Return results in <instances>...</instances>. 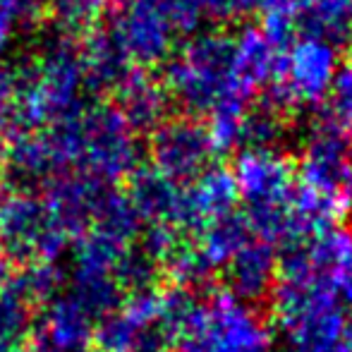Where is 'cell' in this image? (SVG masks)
<instances>
[{
  "mask_svg": "<svg viewBox=\"0 0 352 352\" xmlns=\"http://www.w3.org/2000/svg\"><path fill=\"white\" fill-rule=\"evenodd\" d=\"M252 237L254 235H252L245 213L230 211L206 223L204 230L197 237V245L216 269H223L247 242H252Z\"/></svg>",
  "mask_w": 352,
  "mask_h": 352,
  "instance_id": "obj_11",
  "label": "cell"
},
{
  "mask_svg": "<svg viewBox=\"0 0 352 352\" xmlns=\"http://www.w3.org/2000/svg\"><path fill=\"white\" fill-rule=\"evenodd\" d=\"M237 201H240V195H237L232 170L223 166H211L185 190V211H182L180 223L182 228H190L199 237L206 223L235 211Z\"/></svg>",
  "mask_w": 352,
  "mask_h": 352,
  "instance_id": "obj_10",
  "label": "cell"
},
{
  "mask_svg": "<svg viewBox=\"0 0 352 352\" xmlns=\"http://www.w3.org/2000/svg\"><path fill=\"white\" fill-rule=\"evenodd\" d=\"M223 290L240 302L256 307L269 302L278 283V256L276 247L261 240H252L223 266Z\"/></svg>",
  "mask_w": 352,
  "mask_h": 352,
  "instance_id": "obj_8",
  "label": "cell"
},
{
  "mask_svg": "<svg viewBox=\"0 0 352 352\" xmlns=\"http://www.w3.org/2000/svg\"><path fill=\"white\" fill-rule=\"evenodd\" d=\"M153 161L158 170L170 180H192L211 168L216 156L206 125L195 118H175L156 127L151 142Z\"/></svg>",
  "mask_w": 352,
  "mask_h": 352,
  "instance_id": "obj_7",
  "label": "cell"
},
{
  "mask_svg": "<svg viewBox=\"0 0 352 352\" xmlns=\"http://www.w3.org/2000/svg\"><path fill=\"white\" fill-rule=\"evenodd\" d=\"M185 352H269L271 333L254 307L216 290L185 336Z\"/></svg>",
  "mask_w": 352,
  "mask_h": 352,
  "instance_id": "obj_4",
  "label": "cell"
},
{
  "mask_svg": "<svg viewBox=\"0 0 352 352\" xmlns=\"http://www.w3.org/2000/svg\"><path fill=\"white\" fill-rule=\"evenodd\" d=\"M297 27L305 32L302 36L319 38L338 48L352 41V8L343 0H316Z\"/></svg>",
  "mask_w": 352,
  "mask_h": 352,
  "instance_id": "obj_12",
  "label": "cell"
},
{
  "mask_svg": "<svg viewBox=\"0 0 352 352\" xmlns=\"http://www.w3.org/2000/svg\"><path fill=\"white\" fill-rule=\"evenodd\" d=\"M125 111L137 125H161L168 111V91L144 74H132L125 79Z\"/></svg>",
  "mask_w": 352,
  "mask_h": 352,
  "instance_id": "obj_14",
  "label": "cell"
},
{
  "mask_svg": "<svg viewBox=\"0 0 352 352\" xmlns=\"http://www.w3.org/2000/svg\"><path fill=\"white\" fill-rule=\"evenodd\" d=\"M247 113H250V101L237 96L223 98L218 106H213V111L209 113V122H206L213 151L228 153L242 146Z\"/></svg>",
  "mask_w": 352,
  "mask_h": 352,
  "instance_id": "obj_13",
  "label": "cell"
},
{
  "mask_svg": "<svg viewBox=\"0 0 352 352\" xmlns=\"http://www.w3.org/2000/svg\"><path fill=\"white\" fill-rule=\"evenodd\" d=\"M283 135H285V116H280L274 108L261 103L256 111L247 113L242 148H269V151H278Z\"/></svg>",
  "mask_w": 352,
  "mask_h": 352,
  "instance_id": "obj_16",
  "label": "cell"
},
{
  "mask_svg": "<svg viewBox=\"0 0 352 352\" xmlns=\"http://www.w3.org/2000/svg\"><path fill=\"white\" fill-rule=\"evenodd\" d=\"M343 3L348 5V8H352V0H343Z\"/></svg>",
  "mask_w": 352,
  "mask_h": 352,
  "instance_id": "obj_18",
  "label": "cell"
},
{
  "mask_svg": "<svg viewBox=\"0 0 352 352\" xmlns=\"http://www.w3.org/2000/svg\"><path fill=\"white\" fill-rule=\"evenodd\" d=\"M283 51L271 43L261 27H242L232 36V74L242 96L252 98L259 89L274 82Z\"/></svg>",
  "mask_w": 352,
  "mask_h": 352,
  "instance_id": "obj_9",
  "label": "cell"
},
{
  "mask_svg": "<svg viewBox=\"0 0 352 352\" xmlns=\"http://www.w3.org/2000/svg\"><path fill=\"white\" fill-rule=\"evenodd\" d=\"M316 5V0H261V32L274 46L285 51L300 19Z\"/></svg>",
  "mask_w": 352,
  "mask_h": 352,
  "instance_id": "obj_15",
  "label": "cell"
},
{
  "mask_svg": "<svg viewBox=\"0 0 352 352\" xmlns=\"http://www.w3.org/2000/svg\"><path fill=\"white\" fill-rule=\"evenodd\" d=\"M187 3L201 14V19H218V22L250 17L261 8V0H187Z\"/></svg>",
  "mask_w": 352,
  "mask_h": 352,
  "instance_id": "obj_17",
  "label": "cell"
},
{
  "mask_svg": "<svg viewBox=\"0 0 352 352\" xmlns=\"http://www.w3.org/2000/svg\"><path fill=\"white\" fill-rule=\"evenodd\" d=\"M348 65H350V67H352V56H350V63H348Z\"/></svg>",
  "mask_w": 352,
  "mask_h": 352,
  "instance_id": "obj_19",
  "label": "cell"
},
{
  "mask_svg": "<svg viewBox=\"0 0 352 352\" xmlns=\"http://www.w3.org/2000/svg\"><path fill=\"white\" fill-rule=\"evenodd\" d=\"M237 195L245 201V213L287 209L297 187L292 161L280 151L240 148L232 163Z\"/></svg>",
  "mask_w": 352,
  "mask_h": 352,
  "instance_id": "obj_6",
  "label": "cell"
},
{
  "mask_svg": "<svg viewBox=\"0 0 352 352\" xmlns=\"http://www.w3.org/2000/svg\"><path fill=\"white\" fill-rule=\"evenodd\" d=\"M300 182L352 204V127L333 111L311 118L300 161Z\"/></svg>",
  "mask_w": 352,
  "mask_h": 352,
  "instance_id": "obj_5",
  "label": "cell"
},
{
  "mask_svg": "<svg viewBox=\"0 0 352 352\" xmlns=\"http://www.w3.org/2000/svg\"><path fill=\"white\" fill-rule=\"evenodd\" d=\"M166 89L190 116H209L223 98H247L232 74V36L216 29L195 34L166 65Z\"/></svg>",
  "mask_w": 352,
  "mask_h": 352,
  "instance_id": "obj_1",
  "label": "cell"
},
{
  "mask_svg": "<svg viewBox=\"0 0 352 352\" xmlns=\"http://www.w3.org/2000/svg\"><path fill=\"white\" fill-rule=\"evenodd\" d=\"M340 72L338 48L311 36H297L283 51L274 82L264 91V106L280 116L300 106H316L331 94Z\"/></svg>",
  "mask_w": 352,
  "mask_h": 352,
  "instance_id": "obj_2",
  "label": "cell"
},
{
  "mask_svg": "<svg viewBox=\"0 0 352 352\" xmlns=\"http://www.w3.org/2000/svg\"><path fill=\"white\" fill-rule=\"evenodd\" d=\"M204 22L187 0H130L118 19L116 43L127 58L158 63L170 53L177 34H192Z\"/></svg>",
  "mask_w": 352,
  "mask_h": 352,
  "instance_id": "obj_3",
  "label": "cell"
}]
</instances>
